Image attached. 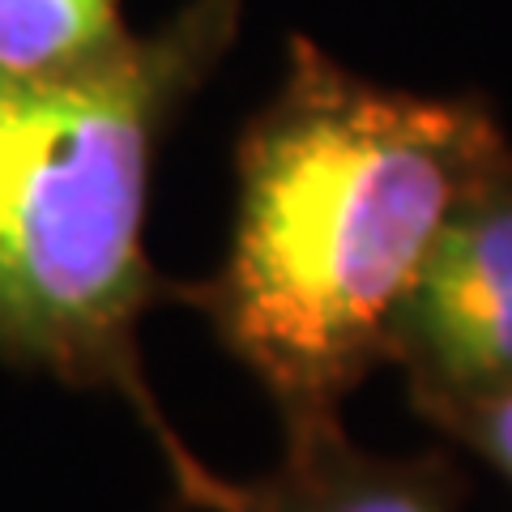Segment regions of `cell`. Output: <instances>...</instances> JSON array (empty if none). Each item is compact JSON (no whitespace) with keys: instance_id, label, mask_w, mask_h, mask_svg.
Here are the masks:
<instances>
[{"instance_id":"obj_1","label":"cell","mask_w":512,"mask_h":512,"mask_svg":"<svg viewBox=\"0 0 512 512\" xmlns=\"http://www.w3.org/2000/svg\"><path fill=\"white\" fill-rule=\"evenodd\" d=\"M512 154L483 94L376 86L295 35L235 137L227 256L175 303L269 393L286 427L338 423L461 201Z\"/></svg>"},{"instance_id":"obj_2","label":"cell","mask_w":512,"mask_h":512,"mask_svg":"<svg viewBox=\"0 0 512 512\" xmlns=\"http://www.w3.org/2000/svg\"><path fill=\"white\" fill-rule=\"evenodd\" d=\"M248 0H184L111 56L64 73H0V363L120 393L175 487L205 466L158 410L141 320L180 282L146 252L154 167L184 107L235 47Z\"/></svg>"},{"instance_id":"obj_6","label":"cell","mask_w":512,"mask_h":512,"mask_svg":"<svg viewBox=\"0 0 512 512\" xmlns=\"http://www.w3.org/2000/svg\"><path fill=\"white\" fill-rule=\"evenodd\" d=\"M419 419H427L431 427H440L448 440L470 448L474 457H483L487 466L512 487V389L423 410Z\"/></svg>"},{"instance_id":"obj_5","label":"cell","mask_w":512,"mask_h":512,"mask_svg":"<svg viewBox=\"0 0 512 512\" xmlns=\"http://www.w3.org/2000/svg\"><path fill=\"white\" fill-rule=\"evenodd\" d=\"M133 39L120 0H0V73L82 69Z\"/></svg>"},{"instance_id":"obj_4","label":"cell","mask_w":512,"mask_h":512,"mask_svg":"<svg viewBox=\"0 0 512 512\" xmlns=\"http://www.w3.org/2000/svg\"><path fill=\"white\" fill-rule=\"evenodd\" d=\"M278 466L252 478L201 470L180 500L205 512H461L466 478L444 453L389 457L338 423L286 427Z\"/></svg>"},{"instance_id":"obj_3","label":"cell","mask_w":512,"mask_h":512,"mask_svg":"<svg viewBox=\"0 0 512 512\" xmlns=\"http://www.w3.org/2000/svg\"><path fill=\"white\" fill-rule=\"evenodd\" d=\"M414 410L512 389V154L448 218L389 333Z\"/></svg>"}]
</instances>
